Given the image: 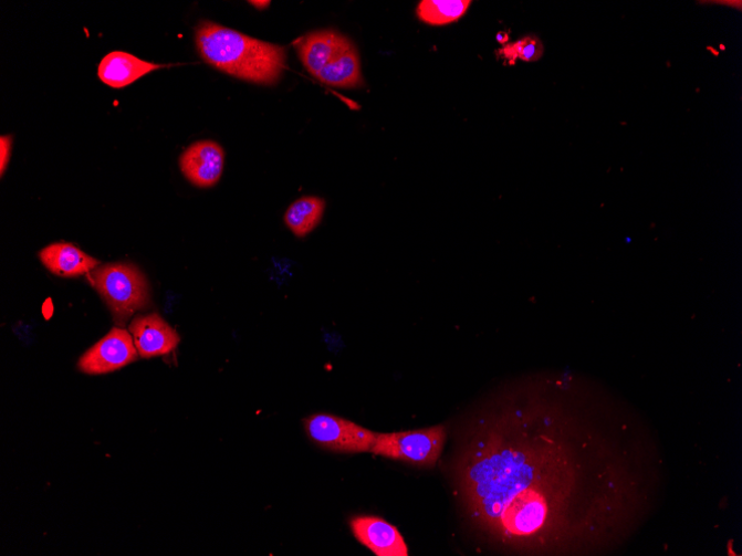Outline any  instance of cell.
I'll use <instances>...</instances> for the list:
<instances>
[{
    "instance_id": "cell-1",
    "label": "cell",
    "mask_w": 742,
    "mask_h": 556,
    "mask_svg": "<svg viewBox=\"0 0 742 556\" xmlns=\"http://www.w3.org/2000/svg\"><path fill=\"white\" fill-rule=\"evenodd\" d=\"M196 46L207 64L244 82L275 85L286 69L284 48L208 21L196 29Z\"/></svg>"
},
{
    "instance_id": "cell-2",
    "label": "cell",
    "mask_w": 742,
    "mask_h": 556,
    "mask_svg": "<svg viewBox=\"0 0 742 556\" xmlns=\"http://www.w3.org/2000/svg\"><path fill=\"white\" fill-rule=\"evenodd\" d=\"M91 282L119 326H125L135 313L146 310L150 303L146 277L134 264L103 265L92 272Z\"/></svg>"
},
{
    "instance_id": "cell-3",
    "label": "cell",
    "mask_w": 742,
    "mask_h": 556,
    "mask_svg": "<svg viewBox=\"0 0 742 556\" xmlns=\"http://www.w3.org/2000/svg\"><path fill=\"white\" fill-rule=\"evenodd\" d=\"M447 440L443 426L427 429L376 433L374 455L417 466H433L441 457Z\"/></svg>"
},
{
    "instance_id": "cell-4",
    "label": "cell",
    "mask_w": 742,
    "mask_h": 556,
    "mask_svg": "<svg viewBox=\"0 0 742 556\" xmlns=\"http://www.w3.org/2000/svg\"><path fill=\"white\" fill-rule=\"evenodd\" d=\"M304 428L313 442L337 453L370 452L376 441V432L328 413L310 416L304 420Z\"/></svg>"
},
{
    "instance_id": "cell-5",
    "label": "cell",
    "mask_w": 742,
    "mask_h": 556,
    "mask_svg": "<svg viewBox=\"0 0 742 556\" xmlns=\"http://www.w3.org/2000/svg\"><path fill=\"white\" fill-rule=\"evenodd\" d=\"M138 358L134 339L127 331L114 328L80 360L82 373L94 376L119 370Z\"/></svg>"
},
{
    "instance_id": "cell-6",
    "label": "cell",
    "mask_w": 742,
    "mask_h": 556,
    "mask_svg": "<svg viewBox=\"0 0 742 556\" xmlns=\"http://www.w3.org/2000/svg\"><path fill=\"white\" fill-rule=\"evenodd\" d=\"M356 539L377 556H408L407 543L393 524L378 516H355L349 522Z\"/></svg>"
},
{
    "instance_id": "cell-7",
    "label": "cell",
    "mask_w": 742,
    "mask_h": 556,
    "mask_svg": "<svg viewBox=\"0 0 742 556\" xmlns=\"http://www.w3.org/2000/svg\"><path fill=\"white\" fill-rule=\"evenodd\" d=\"M224 151L211 140L198 141L189 146L180 157L184 176L199 188L215 186L223 170Z\"/></svg>"
},
{
    "instance_id": "cell-8",
    "label": "cell",
    "mask_w": 742,
    "mask_h": 556,
    "mask_svg": "<svg viewBox=\"0 0 742 556\" xmlns=\"http://www.w3.org/2000/svg\"><path fill=\"white\" fill-rule=\"evenodd\" d=\"M129 332L143 359L168 355L180 343L178 334L156 314L135 318Z\"/></svg>"
},
{
    "instance_id": "cell-9",
    "label": "cell",
    "mask_w": 742,
    "mask_h": 556,
    "mask_svg": "<svg viewBox=\"0 0 742 556\" xmlns=\"http://www.w3.org/2000/svg\"><path fill=\"white\" fill-rule=\"evenodd\" d=\"M352 45L351 40L337 32L321 31L301 39L296 49L303 65L316 78L334 59Z\"/></svg>"
},
{
    "instance_id": "cell-10",
    "label": "cell",
    "mask_w": 742,
    "mask_h": 556,
    "mask_svg": "<svg viewBox=\"0 0 742 556\" xmlns=\"http://www.w3.org/2000/svg\"><path fill=\"white\" fill-rule=\"evenodd\" d=\"M163 67L125 52H113L100 64L98 77L105 85L119 90Z\"/></svg>"
},
{
    "instance_id": "cell-11",
    "label": "cell",
    "mask_w": 742,
    "mask_h": 556,
    "mask_svg": "<svg viewBox=\"0 0 742 556\" xmlns=\"http://www.w3.org/2000/svg\"><path fill=\"white\" fill-rule=\"evenodd\" d=\"M43 264L53 273L73 277L94 271L100 261L72 243H53L40 252Z\"/></svg>"
},
{
    "instance_id": "cell-12",
    "label": "cell",
    "mask_w": 742,
    "mask_h": 556,
    "mask_svg": "<svg viewBox=\"0 0 742 556\" xmlns=\"http://www.w3.org/2000/svg\"><path fill=\"white\" fill-rule=\"evenodd\" d=\"M316 78L328 86L358 88L364 84L358 52L353 44L334 59Z\"/></svg>"
},
{
    "instance_id": "cell-13",
    "label": "cell",
    "mask_w": 742,
    "mask_h": 556,
    "mask_svg": "<svg viewBox=\"0 0 742 556\" xmlns=\"http://www.w3.org/2000/svg\"><path fill=\"white\" fill-rule=\"evenodd\" d=\"M325 208L324 199L303 197L290 206L285 213V223L296 237L304 238L321 223Z\"/></svg>"
},
{
    "instance_id": "cell-14",
    "label": "cell",
    "mask_w": 742,
    "mask_h": 556,
    "mask_svg": "<svg viewBox=\"0 0 742 556\" xmlns=\"http://www.w3.org/2000/svg\"><path fill=\"white\" fill-rule=\"evenodd\" d=\"M470 4L469 0H422L416 14L425 24L441 27L460 20Z\"/></svg>"
},
{
    "instance_id": "cell-15",
    "label": "cell",
    "mask_w": 742,
    "mask_h": 556,
    "mask_svg": "<svg viewBox=\"0 0 742 556\" xmlns=\"http://www.w3.org/2000/svg\"><path fill=\"white\" fill-rule=\"evenodd\" d=\"M498 54L505 61H510L511 65L516 64L518 60L534 63L543 57L544 45L540 39L529 36L514 44L504 46Z\"/></svg>"
},
{
    "instance_id": "cell-16",
    "label": "cell",
    "mask_w": 742,
    "mask_h": 556,
    "mask_svg": "<svg viewBox=\"0 0 742 556\" xmlns=\"http://www.w3.org/2000/svg\"><path fill=\"white\" fill-rule=\"evenodd\" d=\"M12 145H13V137L12 136H2L0 138V171H2V176L6 174L7 167L10 162L11 154H12Z\"/></svg>"
},
{
    "instance_id": "cell-17",
    "label": "cell",
    "mask_w": 742,
    "mask_h": 556,
    "mask_svg": "<svg viewBox=\"0 0 742 556\" xmlns=\"http://www.w3.org/2000/svg\"><path fill=\"white\" fill-rule=\"evenodd\" d=\"M250 4L253 6L254 8L259 9V10H261V11H264L268 8H270L271 2H263V0H252V2H250Z\"/></svg>"
},
{
    "instance_id": "cell-18",
    "label": "cell",
    "mask_w": 742,
    "mask_h": 556,
    "mask_svg": "<svg viewBox=\"0 0 742 556\" xmlns=\"http://www.w3.org/2000/svg\"><path fill=\"white\" fill-rule=\"evenodd\" d=\"M509 40H510V38H509V34H506V33L502 32L498 35V41L501 44H506L509 42Z\"/></svg>"
}]
</instances>
